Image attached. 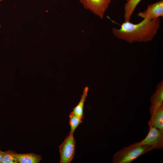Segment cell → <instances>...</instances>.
<instances>
[{
	"instance_id": "6",
	"label": "cell",
	"mask_w": 163,
	"mask_h": 163,
	"mask_svg": "<svg viewBox=\"0 0 163 163\" xmlns=\"http://www.w3.org/2000/svg\"><path fill=\"white\" fill-rule=\"evenodd\" d=\"M138 16L143 19L151 20L163 16V0H161L154 3L148 4L147 9L140 11Z\"/></svg>"
},
{
	"instance_id": "1",
	"label": "cell",
	"mask_w": 163,
	"mask_h": 163,
	"mask_svg": "<svg viewBox=\"0 0 163 163\" xmlns=\"http://www.w3.org/2000/svg\"><path fill=\"white\" fill-rule=\"evenodd\" d=\"M160 19L143 20L138 24L129 21L122 23L119 28L113 27L112 31L117 38L128 43H146L155 38L160 25Z\"/></svg>"
},
{
	"instance_id": "7",
	"label": "cell",
	"mask_w": 163,
	"mask_h": 163,
	"mask_svg": "<svg viewBox=\"0 0 163 163\" xmlns=\"http://www.w3.org/2000/svg\"><path fill=\"white\" fill-rule=\"evenodd\" d=\"M151 106L150 107L151 116L163 105V81H161L157 85L156 90L150 98Z\"/></svg>"
},
{
	"instance_id": "15",
	"label": "cell",
	"mask_w": 163,
	"mask_h": 163,
	"mask_svg": "<svg viewBox=\"0 0 163 163\" xmlns=\"http://www.w3.org/2000/svg\"><path fill=\"white\" fill-rule=\"evenodd\" d=\"M127 2L129 0H126Z\"/></svg>"
},
{
	"instance_id": "2",
	"label": "cell",
	"mask_w": 163,
	"mask_h": 163,
	"mask_svg": "<svg viewBox=\"0 0 163 163\" xmlns=\"http://www.w3.org/2000/svg\"><path fill=\"white\" fill-rule=\"evenodd\" d=\"M152 150L139 142L132 144L116 152L113 158V163H129Z\"/></svg>"
},
{
	"instance_id": "12",
	"label": "cell",
	"mask_w": 163,
	"mask_h": 163,
	"mask_svg": "<svg viewBox=\"0 0 163 163\" xmlns=\"http://www.w3.org/2000/svg\"><path fill=\"white\" fill-rule=\"evenodd\" d=\"M17 152L12 150L2 152V158L1 163H18Z\"/></svg>"
},
{
	"instance_id": "5",
	"label": "cell",
	"mask_w": 163,
	"mask_h": 163,
	"mask_svg": "<svg viewBox=\"0 0 163 163\" xmlns=\"http://www.w3.org/2000/svg\"><path fill=\"white\" fill-rule=\"evenodd\" d=\"M84 8L102 19L111 0H79Z\"/></svg>"
},
{
	"instance_id": "3",
	"label": "cell",
	"mask_w": 163,
	"mask_h": 163,
	"mask_svg": "<svg viewBox=\"0 0 163 163\" xmlns=\"http://www.w3.org/2000/svg\"><path fill=\"white\" fill-rule=\"evenodd\" d=\"M149 127L146 137L139 142L140 144L153 149H161L163 148V131L153 126Z\"/></svg>"
},
{
	"instance_id": "11",
	"label": "cell",
	"mask_w": 163,
	"mask_h": 163,
	"mask_svg": "<svg viewBox=\"0 0 163 163\" xmlns=\"http://www.w3.org/2000/svg\"><path fill=\"white\" fill-rule=\"evenodd\" d=\"M89 88L86 86L83 91V94L80 101L78 104L73 109L72 112L75 115L83 119V109L85 102L88 95Z\"/></svg>"
},
{
	"instance_id": "16",
	"label": "cell",
	"mask_w": 163,
	"mask_h": 163,
	"mask_svg": "<svg viewBox=\"0 0 163 163\" xmlns=\"http://www.w3.org/2000/svg\"><path fill=\"white\" fill-rule=\"evenodd\" d=\"M2 0H0V2L2 1Z\"/></svg>"
},
{
	"instance_id": "8",
	"label": "cell",
	"mask_w": 163,
	"mask_h": 163,
	"mask_svg": "<svg viewBox=\"0 0 163 163\" xmlns=\"http://www.w3.org/2000/svg\"><path fill=\"white\" fill-rule=\"evenodd\" d=\"M148 124L149 127L153 126L163 131V105L151 116Z\"/></svg>"
},
{
	"instance_id": "13",
	"label": "cell",
	"mask_w": 163,
	"mask_h": 163,
	"mask_svg": "<svg viewBox=\"0 0 163 163\" xmlns=\"http://www.w3.org/2000/svg\"><path fill=\"white\" fill-rule=\"evenodd\" d=\"M69 117V124L71 128L69 133L73 135L75 129L81 123H82V118L76 116L72 112L70 113Z\"/></svg>"
},
{
	"instance_id": "10",
	"label": "cell",
	"mask_w": 163,
	"mask_h": 163,
	"mask_svg": "<svg viewBox=\"0 0 163 163\" xmlns=\"http://www.w3.org/2000/svg\"><path fill=\"white\" fill-rule=\"evenodd\" d=\"M142 0H129L125 5L124 17V21H130L137 5Z\"/></svg>"
},
{
	"instance_id": "4",
	"label": "cell",
	"mask_w": 163,
	"mask_h": 163,
	"mask_svg": "<svg viewBox=\"0 0 163 163\" xmlns=\"http://www.w3.org/2000/svg\"><path fill=\"white\" fill-rule=\"evenodd\" d=\"M76 142L73 135L69 133L59 147L60 163H69L75 154Z\"/></svg>"
},
{
	"instance_id": "17",
	"label": "cell",
	"mask_w": 163,
	"mask_h": 163,
	"mask_svg": "<svg viewBox=\"0 0 163 163\" xmlns=\"http://www.w3.org/2000/svg\"><path fill=\"white\" fill-rule=\"evenodd\" d=\"M1 26V25H0V28Z\"/></svg>"
},
{
	"instance_id": "9",
	"label": "cell",
	"mask_w": 163,
	"mask_h": 163,
	"mask_svg": "<svg viewBox=\"0 0 163 163\" xmlns=\"http://www.w3.org/2000/svg\"><path fill=\"white\" fill-rule=\"evenodd\" d=\"M16 156L20 163H39L42 160L41 155L33 153H17Z\"/></svg>"
},
{
	"instance_id": "14",
	"label": "cell",
	"mask_w": 163,
	"mask_h": 163,
	"mask_svg": "<svg viewBox=\"0 0 163 163\" xmlns=\"http://www.w3.org/2000/svg\"><path fill=\"white\" fill-rule=\"evenodd\" d=\"M2 151H1L0 149V163H1V161L2 158Z\"/></svg>"
}]
</instances>
